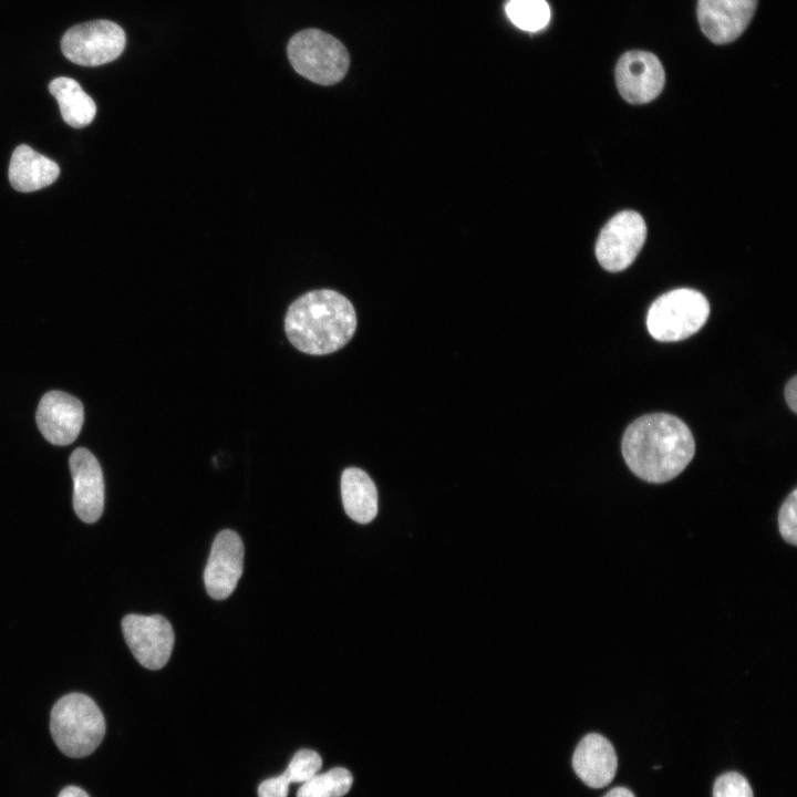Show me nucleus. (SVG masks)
Listing matches in <instances>:
<instances>
[{
  "mask_svg": "<svg viewBox=\"0 0 797 797\" xmlns=\"http://www.w3.org/2000/svg\"><path fill=\"white\" fill-rule=\"evenodd\" d=\"M49 91L58 101L62 118L70 126L82 128L94 120L96 105L75 80L56 77L49 84Z\"/></svg>",
  "mask_w": 797,
  "mask_h": 797,
  "instance_id": "obj_17",
  "label": "nucleus"
},
{
  "mask_svg": "<svg viewBox=\"0 0 797 797\" xmlns=\"http://www.w3.org/2000/svg\"><path fill=\"white\" fill-rule=\"evenodd\" d=\"M244 544L232 530L220 531L211 546L204 571L208 594L215 600L228 598L242 575Z\"/></svg>",
  "mask_w": 797,
  "mask_h": 797,
  "instance_id": "obj_10",
  "label": "nucleus"
},
{
  "mask_svg": "<svg viewBox=\"0 0 797 797\" xmlns=\"http://www.w3.org/2000/svg\"><path fill=\"white\" fill-rule=\"evenodd\" d=\"M124 30L113 21L94 20L70 28L63 35L61 49L71 62L97 66L117 59L124 51Z\"/></svg>",
  "mask_w": 797,
  "mask_h": 797,
  "instance_id": "obj_6",
  "label": "nucleus"
},
{
  "mask_svg": "<svg viewBox=\"0 0 797 797\" xmlns=\"http://www.w3.org/2000/svg\"><path fill=\"white\" fill-rule=\"evenodd\" d=\"M713 797H754V794L749 783L743 775L728 772L715 780Z\"/></svg>",
  "mask_w": 797,
  "mask_h": 797,
  "instance_id": "obj_21",
  "label": "nucleus"
},
{
  "mask_svg": "<svg viewBox=\"0 0 797 797\" xmlns=\"http://www.w3.org/2000/svg\"><path fill=\"white\" fill-rule=\"evenodd\" d=\"M695 443L682 420L665 413L643 415L622 437V454L629 468L649 483L675 478L694 456Z\"/></svg>",
  "mask_w": 797,
  "mask_h": 797,
  "instance_id": "obj_1",
  "label": "nucleus"
},
{
  "mask_svg": "<svg viewBox=\"0 0 797 797\" xmlns=\"http://www.w3.org/2000/svg\"><path fill=\"white\" fill-rule=\"evenodd\" d=\"M124 639L138 663L162 669L170 658L175 635L168 620L159 614H127L122 620Z\"/></svg>",
  "mask_w": 797,
  "mask_h": 797,
  "instance_id": "obj_8",
  "label": "nucleus"
},
{
  "mask_svg": "<svg viewBox=\"0 0 797 797\" xmlns=\"http://www.w3.org/2000/svg\"><path fill=\"white\" fill-rule=\"evenodd\" d=\"M50 729L64 755L80 758L93 753L101 744L105 735V720L91 697L70 693L54 704Z\"/></svg>",
  "mask_w": 797,
  "mask_h": 797,
  "instance_id": "obj_3",
  "label": "nucleus"
},
{
  "mask_svg": "<svg viewBox=\"0 0 797 797\" xmlns=\"http://www.w3.org/2000/svg\"><path fill=\"white\" fill-rule=\"evenodd\" d=\"M59 797H89V795L80 787L68 786L62 789Z\"/></svg>",
  "mask_w": 797,
  "mask_h": 797,
  "instance_id": "obj_25",
  "label": "nucleus"
},
{
  "mask_svg": "<svg viewBox=\"0 0 797 797\" xmlns=\"http://www.w3.org/2000/svg\"><path fill=\"white\" fill-rule=\"evenodd\" d=\"M785 400L793 412H797V376H793L785 386Z\"/></svg>",
  "mask_w": 797,
  "mask_h": 797,
  "instance_id": "obj_24",
  "label": "nucleus"
},
{
  "mask_svg": "<svg viewBox=\"0 0 797 797\" xmlns=\"http://www.w3.org/2000/svg\"><path fill=\"white\" fill-rule=\"evenodd\" d=\"M646 238L642 216L624 210L613 216L602 228L596 244V256L608 271L628 268L640 252Z\"/></svg>",
  "mask_w": 797,
  "mask_h": 797,
  "instance_id": "obj_7",
  "label": "nucleus"
},
{
  "mask_svg": "<svg viewBox=\"0 0 797 797\" xmlns=\"http://www.w3.org/2000/svg\"><path fill=\"white\" fill-rule=\"evenodd\" d=\"M664 79L663 66L651 52H627L615 66L618 90L622 97L632 104L654 100L663 89Z\"/></svg>",
  "mask_w": 797,
  "mask_h": 797,
  "instance_id": "obj_9",
  "label": "nucleus"
},
{
  "mask_svg": "<svg viewBox=\"0 0 797 797\" xmlns=\"http://www.w3.org/2000/svg\"><path fill=\"white\" fill-rule=\"evenodd\" d=\"M73 478V507L84 522L96 521L104 508V480L101 466L86 448H76L70 457Z\"/></svg>",
  "mask_w": 797,
  "mask_h": 797,
  "instance_id": "obj_12",
  "label": "nucleus"
},
{
  "mask_svg": "<svg viewBox=\"0 0 797 797\" xmlns=\"http://www.w3.org/2000/svg\"><path fill=\"white\" fill-rule=\"evenodd\" d=\"M83 406L74 396L48 392L40 401L37 424L42 435L54 445H69L79 435L83 424Z\"/></svg>",
  "mask_w": 797,
  "mask_h": 797,
  "instance_id": "obj_13",
  "label": "nucleus"
},
{
  "mask_svg": "<svg viewBox=\"0 0 797 797\" xmlns=\"http://www.w3.org/2000/svg\"><path fill=\"white\" fill-rule=\"evenodd\" d=\"M289 782L283 774L262 782L258 788L259 797H287Z\"/></svg>",
  "mask_w": 797,
  "mask_h": 797,
  "instance_id": "obj_23",
  "label": "nucleus"
},
{
  "mask_svg": "<svg viewBox=\"0 0 797 797\" xmlns=\"http://www.w3.org/2000/svg\"><path fill=\"white\" fill-rule=\"evenodd\" d=\"M505 9L510 21L525 31H539L550 20L546 0H509Z\"/></svg>",
  "mask_w": 797,
  "mask_h": 797,
  "instance_id": "obj_19",
  "label": "nucleus"
},
{
  "mask_svg": "<svg viewBox=\"0 0 797 797\" xmlns=\"http://www.w3.org/2000/svg\"><path fill=\"white\" fill-rule=\"evenodd\" d=\"M322 765L319 754L301 749L292 757L283 775L289 783H304L318 774Z\"/></svg>",
  "mask_w": 797,
  "mask_h": 797,
  "instance_id": "obj_20",
  "label": "nucleus"
},
{
  "mask_svg": "<svg viewBox=\"0 0 797 797\" xmlns=\"http://www.w3.org/2000/svg\"><path fill=\"white\" fill-rule=\"evenodd\" d=\"M778 528L788 544H797V490L794 489L784 500L778 513Z\"/></svg>",
  "mask_w": 797,
  "mask_h": 797,
  "instance_id": "obj_22",
  "label": "nucleus"
},
{
  "mask_svg": "<svg viewBox=\"0 0 797 797\" xmlns=\"http://www.w3.org/2000/svg\"><path fill=\"white\" fill-rule=\"evenodd\" d=\"M572 767L587 786L602 788L612 782L618 757L604 736L591 733L579 742L572 756Z\"/></svg>",
  "mask_w": 797,
  "mask_h": 797,
  "instance_id": "obj_14",
  "label": "nucleus"
},
{
  "mask_svg": "<svg viewBox=\"0 0 797 797\" xmlns=\"http://www.w3.org/2000/svg\"><path fill=\"white\" fill-rule=\"evenodd\" d=\"M756 6L757 0H698L700 27L712 42L729 43L745 31Z\"/></svg>",
  "mask_w": 797,
  "mask_h": 797,
  "instance_id": "obj_11",
  "label": "nucleus"
},
{
  "mask_svg": "<svg viewBox=\"0 0 797 797\" xmlns=\"http://www.w3.org/2000/svg\"><path fill=\"white\" fill-rule=\"evenodd\" d=\"M352 783L353 778L348 769L332 768L304 782L297 797H342L350 790Z\"/></svg>",
  "mask_w": 797,
  "mask_h": 797,
  "instance_id": "obj_18",
  "label": "nucleus"
},
{
  "mask_svg": "<svg viewBox=\"0 0 797 797\" xmlns=\"http://www.w3.org/2000/svg\"><path fill=\"white\" fill-rule=\"evenodd\" d=\"M603 797H634V795L628 788L615 787L608 791Z\"/></svg>",
  "mask_w": 797,
  "mask_h": 797,
  "instance_id": "obj_26",
  "label": "nucleus"
},
{
  "mask_svg": "<svg viewBox=\"0 0 797 797\" xmlns=\"http://www.w3.org/2000/svg\"><path fill=\"white\" fill-rule=\"evenodd\" d=\"M60 174L59 165L30 146L19 145L9 165L11 186L21 193H31L51 185Z\"/></svg>",
  "mask_w": 797,
  "mask_h": 797,
  "instance_id": "obj_15",
  "label": "nucleus"
},
{
  "mask_svg": "<svg viewBox=\"0 0 797 797\" xmlns=\"http://www.w3.org/2000/svg\"><path fill=\"white\" fill-rule=\"evenodd\" d=\"M356 314L341 293L320 289L294 300L284 318V331L301 352L323 355L343 348L353 337Z\"/></svg>",
  "mask_w": 797,
  "mask_h": 797,
  "instance_id": "obj_2",
  "label": "nucleus"
},
{
  "mask_svg": "<svg viewBox=\"0 0 797 797\" xmlns=\"http://www.w3.org/2000/svg\"><path fill=\"white\" fill-rule=\"evenodd\" d=\"M710 315L707 299L698 291L675 289L659 297L650 307L646 327L661 342H675L696 333Z\"/></svg>",
  "mask_w": 797,
  "mask_h": 797,
  "instance_id": "obj_5",
  "label": "nucleus"
},
{
  "mask_svg": "<svg viewBox=\"0 0 797 797\" xmlns=\"http://www.w3.org/2000/svg\"><path fill=\"white\" fill-rule=\"evenodd\" d=\"M287 53L297 73L320 85L340 82L350 66L344 44L318 29H306L292 35Z\"/></svg>",
  "mask_w": 797,
  "mask_h": 797,
  "instance_id": "obj_4",
  "label": "nucleus"
},
{
  "mask_svg": "<svg viewBox=\"0 0 797 797\" xmlns=\"http://www.w3.org/2000/svg\"><path fill=\"white\" fill-rule=\"evenodd\" d=\"M341 497L346 515L359 524L372 521L377 514V490L362 469L350 467L341 476Z\"/></svg>",
  "mask_w": 797,
  "mask_h": 797,
  "instance_id": "obj_16",
  "label": "nucleus"
}]
</instances>
